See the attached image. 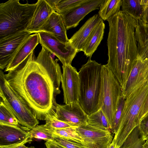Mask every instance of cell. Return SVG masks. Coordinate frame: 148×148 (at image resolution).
<instances>
[{"instance_id": "6da1fadb", "label": "cell", "mask_w": 148, "mask_h": 148, "mask_svg": "<svg viewBox=\"0 0 148 148\" xmlns=\"http://www.w3.org/2000/svg\"><path fill=\"white\" fill-rule=\"evenodd\" d=\"M53 56L42 47L36 58L32 52L23 64L5 74L10 86L40 120L55 116L56 97L61 92L62 73L58 60Z\"/></svg>"}, {"instance_id": "7a4b0ae2", "label": "cell", "mask_w": 148, "mask_h": 148, "mask_svg": "<svg viewBox=\"0 0 148 148\" xmlns=\"http://www.w3.org/2000/svg\"><path fill=\"white\" fill-rule=\"evenodd\" d=\"M108 60L106 64L122 90L139 55L136 40V19L121 10L107 20Z\"/></svg>"}, {"instance_id": "3957f363", "label": "cell", "mask_w": 148, "mask_h": 148, "mask_svg": "<svg viewBox=\"0 0 148 148\" xmlns=\"http://www.w3.org/2000/svg\"><path fill=\"white\" fill-rule=\"evenodd\" d=\"M90 57L79 73V103L88 115L101 109L103 100V66Z\"/></svg>"}, {"instance_id": "277c9868", "label": "cell", "mask_w": 148, "mask_h": 148, "mask_svg": "<svg viewBox=\"0 0 148 148\" xmlns=\"http://www.w3.org/2000/svg\"><path fill=\"white\" fill-rule=\"evenodd\" d=\"M148 94V80L137 85L125 99L120 125L113 140L119 148L140 122L139 114Z\"/></svg>"}, {"instance_id": "5b68a950", "label": "cell", "mask_w": 148, "mask_h": 148, "mask_svg": "<svg viewBox=\"0 0 148 148\" xmlns=\"http://www.w3.org/2000/svg\"><path fill=\"white\" fill-rule=\"evenodd\" d=\"M36 3L22 4L9 0L0 4V38L25 30L36 8Z\"/></svg>"}, {"instance_id": "8992f818", "label": "cell", "mask_w": 148, "mask_h": 148, "mask_svg": "<svg viewBox=\"0 0 148 148\" xmlns=\"http://www.w3.org/2000/svg\"><path fill=\"white\" fill-rule=\"evenodd\" d=\"M0 100L13 113L19 124L31 130L39 124L38 120L10 86L1 70L0 71Z\"/></svg>"}, {"instance_id": "52a82bcc", "label": "cell", "mask_w": 148, "mask_h": 148, "mask_svg": "<svg viewBox=\"0 0 148 148\" xmlns=\"http://www.w3.org/2000/svg\"><path fill=\"white\" fill-rule=\"evenodd\" d=\"M102 66L103 100L101 109L107 118L111 129L120 99L123 95L122 92L120 84L110 69L106 64Z\"/></svg>"}, {"instance_id": "ba28073f", "label": "cell", "mask_w": 148, "mask_h": 148, "mask_svg": "<svg viewBox=\"0 0 148 148\" xmlns=\"http://www.w3.org/2000/svg\"><path fill=\"white\" fill-rule=\"evenodd\" d=\"M38 33L39 43L42 47L56 56L63 65L71 64L78 52L69 41L67 42H62L52 35L43 32Z\"/></svg>"}, {"instance_id": "9c48e42d", "label": "cell", "mask_w": 148, "mask_h": 148, "mask_svg": "<svg viewBox=\"0 0 148 148\" xmlns=\"http://www.w3.org/2000/svg\"><path fill=\"white\" fill-rule=\"evenodd\" d=\"M62 88L65 104L79 102L80 80L79 73L71 64L63 65Z\"/></svg>"}, {"instance_id": "30bf717a", "label": "cell", "mask_w": 148, "mask_h": 148, "mask_svg": "<svg viewBox=\"0 0 148 148\" xmlns=\"http://www.w3.org/2000/svg\"><path fill=\"white\" fill-rule=\"evenodd\" d=\"M88 148H107L113 140L109 130L98 128L88 123L75 129Z\"/></svg>"}, {"instance_id": "8fae6325", "label": "cell", "mask_w": 148, "mask_h": 148, "mask_svg": "<svg viewBox=\"0 0 148 148\" xmlns=\"http://www.w3.org/2000/svg\"><path fill=\"white\" fill-rule=\"evenodd\" d=\"M31 34L25 31L0 38V68L5 69L14 55Z\"/></svg>"}, {"instance_id": "7c38bea8", "label": "cell", "mask_w": 148, "mask_h": 148, "mask_svg": "<svg viewBox=\"0 0 148 148\" xmlns=\"http://www.w3.org/2000/svg\"><path fill=\"white\" fill-rule=\"evenodd\" d=\"M54 116L76 128L87 124L88 116L79 103L62 105L57 103Z\"/></svg>"}, {"instance_id": "4fadbf2b", "label": "cell", "mask_w": 148, "mask_h": 148, "mask_svg": "<svg viewBox=\"0 0 148 148\" xmlns=\"http://www.w3.org/2000/svg\"><path fill=\"white\" fill-rule=\"evenodd\" d=\"M105 0H90L69 11L60 14L67 30L77 26L88 13L99 9Z\"/></svg>"}, {"instance_id": "5bb4252c", "label": "cell", "mask_w": 148, "mask_h": 148, "mask_svg": "<svg viewBox=\"0 0 148 148\" xmlns=\"http://www.w3.org/2000/svg\"><path fill=\"white\" fill-rule=\"evenodd\" d=\"M148 76V58L143 60L139 56L134 64L124 88L122 90L125 99L137 85L146 79ZM148 80V79H147Z\"/></svg>"}, {"instance_id": "9a60e30c", "label": "cell", "mask_w": 148, "mask_h": 148, "mask_svg": "<svg viewBox=\"0 0 148 148\" xmlns=\"http://www.w3.org/2000/svg\"><path fill=\"white\" fill-rule=\"evenodd\" d=\"M39 43L38 33L31 34L14 55L4 71H13L23 64Z\"/></svg>"}, {"instance_id": "2e32d148", "label": "cell", "mask_w": 148, "mask_h": 148, "mask_svg": "<svg viewBox=\"0 0 148 148\" xmlns=\"http://www.w3.org/2000/svg\"><path fill=\"white\" fill-rule=\"evenodd\" d=\"M102 20L99 14H95L89 18L69 39L78 52L82 51L94 29Z\"/></svg>"}, {"instance_id": "e0dca14e", "label": "cell", "mask_w": 148, "mask_h": 148, "mask_svg": "<svg viewBox=\"0 0 148 148\" xmlns=\"http://www.w3.org/2000/svg\"><path fill=\"white\" fill-rule=\"evenodd\" d=\"M66 29L60 14L54 11L39 30L38 33L43 32L64 42H69Z\"/></svg>"}, {"instance_id": "ac0fdd59", "label": "cell", "mask_w": 148, "mask_h": 148, "mask_svg": "<svg viewBox=\"0 0 148 148\" xmlns=\"http://www.w3.org/2000/svg\"><path fill=\"white\" fill-rule=\"evenodd\" d=\"M32 17L25 31L30 33H38L43 24L54 11L46 0H38Z\"/></svg>"}, {"instance_id": "d6986e66", "label": "cell", "mask_w": 148, "mask_h": 148, "mask_svg": "<svg viewBox=\"0 0 148 148\" xmlns=\"http://www.w3.org/2000/svg\"><path fill=\"white\" fill-rule=\"evenodd\" d=\"M21 126L0 124V146L10 145L22 141L28 136V132Z\"/></svg>"}, {"instance_id": "ffe728a7", "label": "cell", "mask_w": 148, "mask_h": 148, "mask_svg": "<svg viewBox=\"0 0 148 148\" xmlns=\"http://www.w3.org/2000/svg\"><path fill=\"white\" fill-rule=\"evenodd\" d=\"M105 25L102 20L95 27L82 50L87 57H91L103 38Z\"/></svg>"}, {"instance_id": "44dd1931", "label": "cell", "mask_w": 148, "mask_h": 148, "mask_svg": "<svg viewBox=\"0 0 148 148\" xmlns=\"http://www.w3.org/2000/svg\"><path fill=\"white\" fill-rule=\"evenodd\" d=\"M122 0H105L100 6L98 14L103 21H107L120 11Z\"/></svg>"}, {"instance_id": "7402d4cb", "label": "cell", "mask_w": 148, "mask_h": 148, "mask_svg": "<svg viewBox=\"0 0 148 148\" xmlns=\"http://www.w3.org/2000/svg\"><path fill=\"white\" fill-rule=\"evenodd\" d=\"M141 0H123L122 11L136 20L142 17L143 8L140 3Z\"/></svg>"}, {"instance_id": "603a6c76", "label": "cell", "mask_w": 148, "mask_h": 148, "mask_svg": "<svg viewBox=\"0 0 148 148\" xmlns=\"http://www.w3.org/2000/svg\"><path fill=\"white\" fill-rule=\"evenodd\" d=\"M87 123L100 129H111L110 124L101 109L88 116Z\"/></svg>"}, {"instance_id": "cb8c5ba5", "label": "cell", "mask_w": 148, "mask_h": 148, "mask_svg": "<svg viewBox=\"0 0 148 148\" xmlns=\"http://www.w3.org/2000/svg\"><path fill=\"white\" fill-rule=\"evenodd\" d=\"M0 101V124L20 126L13 113L2 101Z\"/></svg>"}, {"instance_id": "d4e9b609", "label": "cell", "mask_w": 148, "mask_h": 148, "mask_svg": "<svg viewBox=\"0 0 148 148\" xmlns=\"http://www.w3.org/2000/svg\"><path fill=\"white\" fill-rule=\"evenodd\" d=\"M135 35L139 57L144 60L148 58V36L136 26Z\"/></svg>"}, {"instance_id": "484cf974", "label": "cell", "mask_w": 148, "mask_h": 148, "mask_svg": "<svg viewBox=\"0 0 148 148\" xmlns=\"http://www.w3.org/2000/svg\"><path fill=\"white\" fill-rule=\"evenodd\" d=\"M28 136L31 138H34L51 142L53 138V134L44 124L38 125L30 130L28 132Z\"/></svg>"}, {"instance_id": "4316f807", "label": "cell", "mask_w": 148, "mask_h": 148, "mask_svg": "<svg viewBox=\"0 0 148 148\" xmlns=\"http://www.w3.org/2000/svg\"><path fill=\"white\" fill-rule=\"evenodd\" d=\"M138 126L135 127L128 136L119 148H144L143 141L139 138Z\"/></svg>"}, {"instance_id": "83f0119b", "label": "cell", "mask_w": 148, "mask_h": 148, "mask_svg": "<svg viewBox=\"0 0 148 148\" xmlns=\"http://www.w3.org/2000/svg\"><path fill=\"white\" fill-rule=\"evenodd\" d=\"M90 0H61L57 4L56 12L60 14L72 10Z\"/></svg>"}, {"instance_id": "f1b7e54d", "label": "cell", "mask_w": 148, "mask_h": 148, "mask_svg": "<svg viewBox=\"0 0 148 148\" xmlns=\"http://www.w3.org/2000/svg\"><path fill=\"white\" fill-rule=\"evenodd\" d=\"M52 142L65 148H88L84 142L73 139L54 135L53 140Z\"/></svg>"}, {"instance_id": "f546056e", "label": "cell", "mask_w": 148, "mask_h": 148, "mask_svg": "<svg viewBox=\"0 0 148 148\" xmlns=\"http://www.w3.org/2000/svg\"><path fill=\"white\" fill-rule=\"evenodd\" d=\"M48 128L50 131L54 136L66 138L73 139L84 142L83 139L79 136L76 132V128L69 127L57 129Z\"/></svg>"}, {"instance_id": "4dcf8cb0", "label": "cell", "mask_w": 148, "mask_h": 148, "mask_svg": "<svg viewBox=\"0 0 148 148\" xmlns=\"http://www.w3.org/2000/svg\"><path fill=\"white\" fill-rule=\"evenodd\" d=\"M125 100V98L123 95L122 96L120 99L118 108L111 125V130L114 134L117 132L119 128Z\"/></svg>"}, {"instance_id": "1f68e13d", "label": "cell", "mask_w": 148, "mask_h": 148, "mask_svg": "<svg viewBox=\"0 0 148 148\" xmlns=\"http://www.w3.org/2000/svg\"><path fill=\"white\" fill-rule=\"evenodd\" d=\"M45 121L44 125L48 128L57 129L73 127L67 123L58 119L54 116H47Z\"/></svg>"}, {"instance_id": "d6a6232c", "label": "cell", "mask_w": 148, "mask_h": 148, "mask_svg": "<svg viewBox=\"0 0 148 148\" xmlns=\"http://www.w3.org/2000/svg\"><path fill=\"white\" fill-rule=\"evenodd\" d=\"M140 138L144 141L148 139V114L140 122L138 126Z\"/></svg>"}, {"instance_id": "836d02e7", "label": "cell", "mask_w": 148, "mask_h": 148, "mask_svg": "<svg viewBox=\"0 0 148 148\" xmlns=\"http://www.w3.org/2000/svg\"><path fill=\"white\" fill-rule=\"evenodd\" d=\"M32 139L28 136L22 141L8 145L0 146V148H35L33 147H28L25 145L26 143L32 141Z\"/></svg>"}, {"instance_id": "e575fe53", "label": "cell", "mask_w": 148, "mask_h": 148, "mask_svg": "<svg viewBox=\"0 0 148 148\" xmlns=\"http://www.w3.org/2000/svg\"><path fill=\"white\" fill-rule=\"evenodd\" d=\"M148 114V94L139 114L140 122Z\"/></svg>"}, {"instance_id": "d590c367", "label": "cell", "mask_w": 148, "mask_h": 148, "mask_svg": "<svg viewBox=\"0 0 148 148\" xmlns=\"http://www.w3.org/2000/svg\"><path fill=\"white\" fill-rule=\"evenodd\" d=\"M136 26L148 36V24L143 22L140 19L136 20Z\"/></svg>"}, {"instance_id": "8d00e7d4", "label": "cell", "mask_w": 148, "mask_h": 148, "mask_svg": "<svg viewBox=\"0 0 148 148\" xmlns=\"http://www.w3.org/2000/svg\"><path fill=\"white\" fill-rule=\"evenodd\" d=\"M140 19L144 23L148 24V7L143 10L142 17Z\"/></svg>"}, {"instance_id": "74e56055", "label": "cell", "mask_w": 148, "mask_h": 148, "mask_svg": "<svg viewBox=\"0 0 148 148\" xmlns=\"http://www.w3.org/2000/svg\"><path fill=\"white\" fill-rule=\"evenodd\" d=\"M61 0H46V1L53 9L54 11L56 12L57 4Z\"/></svg>"}, {"instance_id": "f35d334b", "label": "cell", "mask_w": 148, "mask_h": 148, "mask_svg": "<svg viewBox=\"0 0 148 148\" xmlns=\"http://www.w3.org/2000/svg\"><path fill=\"white\" fill-rule=\"evenodd\" d=\"M46 148H65L54 143L46 141L45 143Z\"/></svg>"}, {"instance_id": "ab89813d", "label": "cell", "mask_w": 148, "mask_h": 148, "mask_svg": "<svg viewBox=\"0 0 148 148\" xmlns=\"http://www.w3.org/2000/svg\"><path fill=\"white\" fill-rule=\"evenodd\" d=\"M140 3L143 10L148 7V0H141Z\"/></svg>"}, {"instance_id": "60d3db41", "label": "cell", "mask_w": 148, "mask_h": 148, "mask_svg": "<svg viewBox=\"0 0 148 148\" xmlns=\"http://www.w3.org/2000/svg\"><path fill=\"white\" fill-rule=\"evenodd\" d=\"M115 143L113 140L112 143L107 147V148H115Z\"/></svg>"}, {"instance_id": "b9f144b4", "label": "cell", "mask_w": 148, "mask_h": 148, "mask_svg": "<svg viewBox=\"0 0 148 148\" xmlns=\"http://www.w3.org/2000/svg\"><path fill=\"white\" fill-rule=\"evenodd\" d=\"M144 148H148V139L146 140V142L143 145Z\"/></svg>"}, {"instance_id": "7bdbcfd3", "label": "cell", "mask_w": 148, "mask_h": 148, "mask_svg": "<svg viewBox=\"0 0 148 148\" xmlns=\"http://www.w3.org/2000/svg\"><path fill=\"white\" fill-rule=\"evenodd\" d=\"M147 79L148 80V78H147Z\"/></svg>"}]
</instances>
